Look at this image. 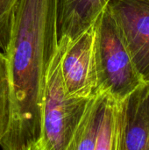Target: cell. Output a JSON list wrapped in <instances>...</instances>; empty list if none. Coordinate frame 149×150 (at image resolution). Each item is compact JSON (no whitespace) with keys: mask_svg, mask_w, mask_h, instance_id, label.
<instances>
[{"mask_svg":"<svg viewBox=\"0 0 149 150\" xmlns=\"http://www.w3.org/2000/svg\"><path fill=\"white\" fill-rule=\"evenodd\" d=\"M126 150H149V82L126 98Z\"/></svg>","mask_w":149,"mask_h":150,"instance_id":"7","label":"cell"},{"mask_svg":"<svg viewBox=\"0 0 149 150\" xmlns=\"http://www.w3.org/2000/svg\"><path fill=\"white\" fill-rule=\"evenodd\" d=\"M105 92L91 97L65 150H94Z\"/></svg>","mask_w":149,"mask_h":150,"instance_id":"8","label":"cell"},{"mask_svg":"<svg viewBox=\"0 0 149 150\" xmlns=\"http://www.w3.org/2000/svg\"><path fill=\"white\" fill-rule=\"evenodd\" d=\"M61 59V54L58 50L45 83L40 139L45 150H65L90 98H73L67 94Z\"/></svg>","mask_w":149,"mask_h":150,"instance_id":"3","label":"cell"},{"mask_svg":"<svg viewBox=\"0 0 149 150\" xmlns=\"http://www.w3.org/2000/svg\"><path fill=\"white\" fill-rule=\"evenodd\" d=\"M114 98L105 92L97 136L94 150H112L113 105Z\"/></svg>","mask_w":149,"mask_h":150,"instance_id":"9","label":"cell"},{"mask_svg":"<svg viewBox=\"0 0 149 150\" xmlns=\"http://www.w3.org/2000/svg\"><path fill=\"white\" fill-rule=\"evenodd\" d=\"M126 98L114 100L113 105V129L112 150H126Z\"/></svg>","mask_w":149,"mask_h":150,"instance_id":"11","label":"cell"},{"mask_svg":"<svg viewBox=\"0 0 149 150\" xmlns=\"http://www.w3.org/2000/svg\"><path fill=\"white\" fill-rule=\"evenodd\" d=\"M105 9L116 23L136 70L149 82V0H109Z\"/></svg>","mask_w":149,"mask_h":150,"instance_id":"4","label":"cell"},{"mask_svg":"<svg viewBox=\"0 0 149 150\" xmlns=\"http://www.w3.org/2000/svg\"><path fill=\"white\" fill-rule=\"evenodd\" d=\"M16 0H0V49L4 54L7 50Z\"/></svg>","mask_w":149,"mask_h":150,"instance_id":"12","label":"cell"},{"mask_svg":"<svg viewBox=\"0 0 149 150\" xmlns=\"http://www.w3.org/2000/svg\"><path fill=\"white\" fill-rule=\"evenodd\" d=\"M94 27L97 91L106 92L116 100H124L144 82L106 9L100 13Z\"/></svg>","mask_w":149,"mask_h":150,"instance_id":"2","label":"cell"},{"mask_svg":"<svg viewBox=\"0 0 149 150\" xmlns=\"http://www.w3.org/2000/svg\"><path fill=\"white\" fill-rule=\"evenodd\" d=\"M26 150H45V149L43 148V146L41 145V143H40V141H38L37 142H35V143H33V144H32L28 149Z\"/></svg>","mask_w":149,"mask_h":150,"instance_id":"13","label":"cell"},{"mask_svg":"<svg viewBox=\"0 0 149 150\" xmlns=\"http://www.w3.org/2000/svg\"><path fill=\"white\" fill-rule=\"evenodd\" d=\"M109 0H56L58 50L66 48L91 27Z\"/></svg>","mask_w":149,"mask_h":150,"instance_id":"6","label":"cell"},{"mask_svg":"<svg viewBox=\"0 0 149 150\" xmlns=\"http://www.w3.org/2000/svg\"><path fill=\"white\" fill-rule=\"evenodd\" d=\"M58 51L56 0H16L4 55L10 80V120L4 150H26L40 141L47 75Z\"/></svg>","mask_w":149,"mask_h":150,"instance_id":"1","label":"cell"},{"mask_svg":"<svg viewBox=\"0 0 149 150\" xmlns=\"http://www.w3.org/2000/svg\"><path fill=\"white\" fill-rule=\"evenodd\" d=\"M94 43L93 25L61 54V75L66 92L69 97L90 98L98 92Z\"/></svg>","mask_w":149,"mask_h":150,"instance_id":"5","label":"cell"},{"mask_svg":"<svg viewBox=\"0 0 149 150\" xmlns=\"http://www.w3.org/2000/svg\"><path fill=\"white\" fill-rule=\"evenodd\" d=\"M10 80L7 61L0 51V140L7 132L10 120Z\"/></svg>","mask_w":149,"mask_h":150,"instance_id":"10","label":"cell"}]
</instances>
